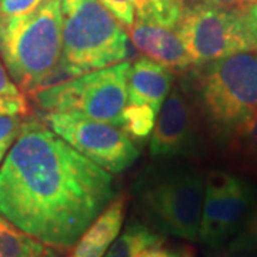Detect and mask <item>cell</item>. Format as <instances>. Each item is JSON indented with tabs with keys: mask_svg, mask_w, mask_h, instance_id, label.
Segmentation results:
<instances>
[{
	"mask_svg": "<svg viewBox=\"0 0 257 257\" xmlns=\"http://www.w3.org/2000/svg\"><path fill=\"white\" fill-rule=\"evenodd\" d=\"M165 243L162 234L140 221H130L120 237L110 244L104 257H136L143 248Z\"/></svg>",
	"mask_w": 257,
	"mask_h": 257,
	"instance_id": "2e32d148",
	"label": "cell"
},
{
	"mask_svg": "<svg viewBox=\"0 0 257 257\" xmlns=\"http://www.w3.org/2000/svg\"><path fill=\"white\" fill-rule=\"evenodd\" d=\"M136 257H183V248L180 251H176L173 248H167L163 243H159L155 246L143 248Z\"/></svg>",
	"mask_w": 257,
	"mask_h": 257,
	"instance_id": "cb8c5ba5",
	"label": "cell"
},
{
	"mask_svg": "<svg viewBox=\"0 0 257 257\" xmlns=\"http://www.w3.org/2000/svg\"><path fill=\"white\" fill-rule=\"evenodd\" d=\"M172 2H175V3H179V5H183V6H186V0H172Z\"/></svg>",
	"mask_w": 257,
	"mask_h": 257,
	"instance_id": "4dcf8cb0",
	"label": "cell"
},
{
	"mask_svg": "<svg viewBox=\"0 0 257 257\" xmlns=\"http://www.w3.org/2000/svg\"><path fill=\"white\" fill-rule=\"evenodd\" d=\"M59 138L109 173H121L139 157V149L121 127L74 113L43 111L37 116Z\"/></svg>",
	"mask_w": 257,
	"mask_h": 257,
	"instance_id": "ba28073f",
	"label": "cell"
},
{
	"mask_svg": "<svg viewBox=\"0 0 257 257\" xmlns=\"http://www.w3.org/2000/svg\"><path fill=\"white\" fill-rule=\"evenodd\" d=\"M244 13H246V20H247L250 33H251V37L254 40L257 49V3L244 6Z\"/></svg>",
	"mask_w": 257,
	"mask_h": 257,
	"instance_id": "d4e9b609",
	"label": "cell"
},
{
	"mask_svg": "<svg viewBox=\"0 0 257 257\" xmlns=\"http://www.w3.org/2000/svg\"><path fill=\"white\" fill-rule=\"evenodd\" d=\"M62 59L83 73L132 59L126 29L99 0H60Z\"/></svg>",
	"mask_w": 257,
	"mask_h": 257,
	"instance_id": "5b68a950",
	"label": "cell"
},
{
	"mask_svg": "<svg viewBox=\"0 0 257 257\" xmlns=\"http://www.w3.org/2000/svg\"><path fill=\"white\" fill-rule=\"evenodd\" d=\"M0 257H60V254L57 247L22 231L0 216Z\"/></svg>",
	"mask_w": 257,
	"mask_h": 257,
	"instance_id": "9a60e30c",
	"label": "cell"
},
{
	"mask_svg": "<svg viewBox=\"0 0 257 257\" xmlns=\"http://www.w3.org/2000/svg\"><path fill=\"white\" fill-rule=\"evenodd\" d=\"M43 0H0V16H22L42 3Z\"/></svg>",
	"mask_w": 257,
	"mask_h": 257,
	"instance_id": "44dd1931",
	"label": "cell"
},
{
	"mask_svg": "<svg viewBox=\"0 0 257 257\" xmlns=\"http://www.w3.org/2000/svg\"><path fill=\"white\" fill-rule=\"evenodd\" d=\"M257 202V186L241 176L211 170L206 176L199 239L220 248L236 236Z\"/></svg>",
	"mask_w": 257,
	"mask_h": 257,
	"instance_id": "9c48e42d",
	"label": "cell"
},
{
	"mask_svg": "<svg viewBox=\"0 0 257 257\" xmlns=\"http://www.w3.org/2000/svg\"><path fill=\"white\" fill-rule=\"evenodd\" d=\"M229 251L257 254V202L251 207L236 236L229 241Z\"/></svg>",
	"mask_w": 257,
	"mask_h": 257,
	"instance_id": "ac0fdd59",
	"label": "cell"
},
{
	"mask_svg": "<svg viewBox=\"0 0 257 257\" xmlns=\"http://www.w3.org/2000/svg\"><path fill=\"white\" fill-rule=\"evenodd\" d=\"M224 147L230 166L257 176V110L231 133Z\"/></svg>",
	"mask_w": 257,
	"mask_h": 257,
	"instance_id": "5bb4252c",
	"label": "cell"
},
{
	"mask_svg": "<svg viewBox=\"0 0 257 257\" xmlns=\"http://www.w3.org/2000/svg\"><path fill=\"white\" fill-rule=\"evenodd\" d=\"M62 5L43 0L22 16H0V59L20 92L32 96L62 57Z\"/></svg>",
	"mask_w": 257,
	"mask_h": 257,
	"instance_id": "7a4b0ae2",
	"label": "cell"
},
{
	"mask_svg": "<svg viewBox=\"0 0 257 257\" xmlns=\"http://www.w3.org/2000/svg\"><path fill=\"white\" fill-rule=\"evenodd\" d=\"M176 32L194 66L243 52H257L244 6H221L206 0L186 5Z\"/></svg>",
	"mask_w": 257,
	"mask_h": 257,
	"instance_id": "52a82bcc",
	"label": "cell"
},
{
	"mask_svg": "<svg viewBox=\"0 0 257 257\" xmlns=\"http://www.w3.org/2000/svg\"><path fill=\"white\" fill-rule=\"evenodd\" d=\"M142 2H143V0H133V5H135V8H136V6H139Z\"/></svg>",
	"mask_w": 257,
	"mask_h": 257,
	"instance_id": "1f68e13d",
	"label": "cell"
},
{
	"mask_svg": "<svg viewBox=\"0 0 257 257\" xmlns=\"http://www.w3.org/2000/svg\"><path fill=\"white\" fill-rule=\"evenodd\" d=\"M127 30L128 37L138 52L163 64L172 72H186L194 66L175 29L135 19V23Z\"/></svg>",
	"mask_w": 257,
	"mask_h": 257,
	"instance_id": "8fae6325",
	"label": "cell"
},
{
	"mask_svg": "<svg viewBox=\"0 0 257 257\" xmlns=\"http://www.w3.org/2000/svg\"><path fill=\"white\" fill-rule=\"evenodd\" d=\"M0 96H8V97L22 96L20 89L12 80V77L8 73L6 67L2 63V60H0Z\"/></svg>",
	"mask_w": 257,
	"mask_h": 257,
	"instance_id": "603a6c76",
	"label": "cell"
},
{
	"mask_svg": "<svg viewBox=\"0 0 257 257\" xmlns=\"http://www.w3.org/2000/svg\"><path fill=\"white\" fill-rule=\"evenodd\" d=\"M26 116L20 114H0V143L12 145L22 130Z\"/></svg>",
	"mask_w": 257,
	"mask_h": 257,
	"instance_id": "ffe728a7",
	"label": "cell"
},
{
	"mask_svg": "<svg viewBox=\"0 0 257 257\" xmlns=\"http://www.w3.org/2000/svg\"><path fill=\"white\" fill-rule=\"evenodd\" d=\"M175 83V74L150 57H139L130 69L127 104H147L159 114Z\"/></svg>",
	"mask_w": 257,
	"mask_h": 257,
	"instance_id": "7c38bea8",
	"label": "cell"
},
{
	"mask_svg": "<svg viewBox=\"0 0 257 257\" xmlns=\"http://www.w3.org/2000/svg\"><path fill=\"white\" fill-rule=\"evenodd\" d=\"M211 257H250L244 253H233V251H227V253H220V254H214Z\"/></svg>",
	"mask_w": 257,
	"mask_h": 257,
	"instance_id": "4316f807",
	"label": "cell"
},
{
	"mask_svg": "<svg viewBox=\"0 0 257 257\" xmlns=\"http://www.w3.org/2000/svg\"><path fill=\"white\" fill-rule=\"evenodd\" d=\"M0 114H20L29 116V104L25 96L8 97L0 96Z\"/></svg>",
	"mask_w": 257,
	"mask_h": 257,
	"instance_id": "7402d4cb",
	"label": "cell"
},
{
	"mask_svg": "<svg viewBox=\"0 0 257 257\" xmlns=\"http://www.w3.org/2000/svg\"><path fill=\"white\" fill-rule=\"evenodd\" d=\"M127 210L126 194L113 197L100 214L93 220L67 257H103L119 236Z\"/></svg>",
	"mask_w": 257,
	"mask_h": 257,
	"instance_id": "4fadbf2b",
	"label": "cell"
},
{
	"mask_svg": "<svg viewBox=\"0 0 257 257\" xmlns=\"http://www.w3.org/2000/svg\"><path fill=\"white\" fill-rule=\"evenodd\" d=\"M123 126L132 140L145 142L156 124L157 113L147 104H126L123 109Z\"/></svg>",
	"mask_w": 257,
	"mask_h": 257,
	"instance_id": "e0dca14e",
	"label": "cell"
},
{
	"mask_svg": "<svg viewBox=\"0 0 257 257\" xmlns=\"http://www.w3.org/2000/svg\"><path fill=\"white\" fill-rule=\"evenodd\" d=\"M106 9L120 22L124 29H128L136 19L133 0H99Z\"/></svg>",
	"mask_w": 257,
	"mask_h": 257,
	"instance_id": "d6986e66",
	"label": "cell"
},
{
	"mask_svg": "<svg viewBox=\"0 0 257 257\" xmlns=\"http://www.w3.org/2000/svg\"><path fill=\"white\" fill-rule=\"evenodd\" d=\"M253 3H257V0H240L241 6H247V5H253Z\"/></svg>",
	"mask_w": 257,
	"mask_h": 257,
	"instance_id": "f546056e",
	"label": "cell"
},
{
	"mask_svg": "<svg viewBox=\"0 0 257 257\" xmlns=\"http://www.w3.org/2000/svg\"><path fill=\"white\" fill-rule=\"evenodd\" d=\"M214 5H221V6H241L240 0H206Z\"/></svg>",
	"mask_w": 257,
	"mask_h": 257,
	"instance_id": "484cf974",
	"label": "cell"
},
{
	"mask_svg": "<svg viewBox=\"0 0 257 257\" xmlns=\"http://www.w3.org/2000/svg\"><path fill=\"white\" fill-rule=\"evenodd\" d=\"M202 111L196 94L184 82L173 83L159 111L150 139L155 159L194 157L202 153Z\"/></svg>",
	"mask_w": 257,
	"mask_h": 257,
	"instance_id": "30bf717a",
	"label": "cell"
},
{
	"mask_svg": "<svg viewBox=\"0 0 257 257\" xmlns=\"http://www.w3.org/2000/svg\"><path fill=\"white\" fill-rule=\"evenodd\" d=\"M130 69L127 62L113 64L40 90L32 97L43 111L74 113L121 127Z\"/></svg>",
	"mask_w": 257,
	"mask_h": 257,
	"instance_id": "8992f818",
	"label": "cell"
},
{
	"mask_svg": "<svg viewBox=\"0 0 257 257\" xmlns=\"http://www.w3.org/2000/svg\"><path fill=\"white\" fill-rule=\"evenodd\" d=\"M196 99L213 136L224 145L257 110V52H243L204 64Z\"/></svg>",
	"mask_w": 257,
	"mask_h": 257,
	"instance_id": "277c9868",
	"label": "cell"
},
{
	"mask_svg": "<svg viewBox=\"0 0 257 257\" xmlns=\"http://www.w3.org/2000/svg\"><path fill=\"white\" fill-rule=\"evenodd\" d=\"M9 146L10 145H6V143H0V163H2L3 157H5V155H6V152H8Z\"/></svg>",
	"mask_w": 257,
	"mask_h": 257,
	"instance_id": "83f0119b",
	"label": "cell"
},
{
	"mask_svg": "<svg viewBox=\"0 0 257 257\" xmlns=\"http://www.w3.org/2000/svg\"><path fill=\"white\" fill-rule=\"evenodd\" d=\"M183 257H194V253L190 247L183 248Z\"/></svg>",
	"mask_w": 257,
	"mask_h": 257,
	"instance_id": "f1b7e54d",
	"label": "cell"
},
{
	"mask_svg": "<svg viewBox=\"0 0 257 257\" xmlns=\"http://www.w3.org/2000/svg\"><path fill=\"white\" fill-rule=\"evenodd\" d=\"M206 176L194 167L153 169L135 184L139 209L163 234L199 239Z\"/></svg>",
	"mask_w": 257,
	"mask_h": 257,
	"instance_id": "3957f363",
	"label": "cell"
},
{
	"mask_svg": "<svg viewBox=\"0 0 257 257\" xmlns=\"http://www.w3.org/2000/svg\"><path fill=\"white\" fill-rule=\"evenodd\" d=\"M111 175L26 116L0 167V213L49 246L69 248L114 197Z\"/></svg>",
	"mask_w": 257,
	"mask_h": 257,
	"instance_id": "6da1fadb",
	"label": "cell"
}]
</instances>
